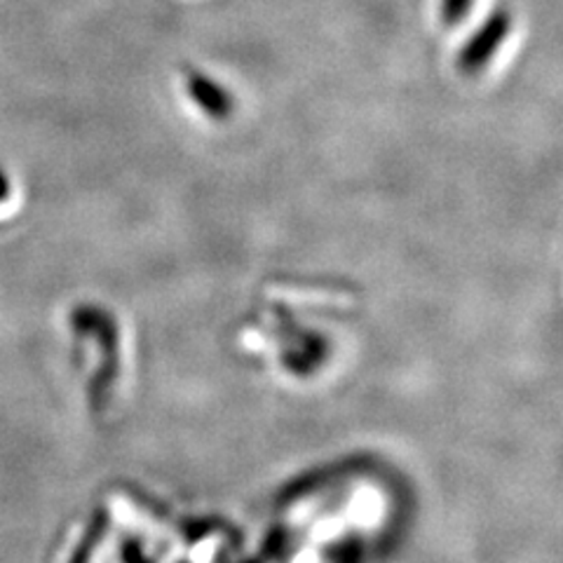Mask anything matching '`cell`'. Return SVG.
Masks as SVG:
<instances>
[{
    "mask_svg": "<svg viewBox=\"0 0 563 563\" xmlns=\"http://www.w3.org/2000/svg\"><path fill=\"white\" fill-rule=\"evenodd\" d=\"M509 33H512V12L496 8L490 14H486V20L463 43L461 52H457V68L465 76L482 74L496 59L500 47L509 38Z\"/></svg>",
    "mask_w": 563,
    "mask_h": 563,
    "instance_id": "1",
    "label": "cell"
},
{
    "mask_svg": "<svg viewBox=\"0 0 563 563\" xmlns=\"http://www.w3.org/2000/svg\"><path fill=\"white\" fill-rule=\"evenodd\" d=\"M184 90L188 99L198 106V109L209 120H228L235 111V99L228 87H223L217 78H211L205 70L196 66H186L184 74Z\"/></svg>",
    "mask_w": 563,
    "mask_h": 563,
    "instance_id": "2",
    "label": "cell"
},
{
    "mask_svg": "<svg viewBox=\"0 0 563 563\" xmlns=\"http://www.w3.org/2000/svg\"><path fill=\"white\" fill-rule=\"evenodd\" d=\"M474 0H442L439 3V12H442V20L446 26H457L465 16L472 12Z\"/></svg>",
    "mask_w": 563,
    "mask_h": 563,
    "instance_id": "3",
    "label": "cell"
},
{
    "mask_svg": "<svg viewBox=\"0 0 563 563\" xmlns=\"http://www.w3.org/2000/svg\"><path fill=\"white\" fill-rule=\"evenodd\" d=\"M8 192H10V181H8L5 172L0 169V202H3V200L8 198Z\"/></svg>",
    "mask_w": 563,
    "mask_h": 563,
    "instance_id": "4",
    "label": "cell"
}]
</instances>
